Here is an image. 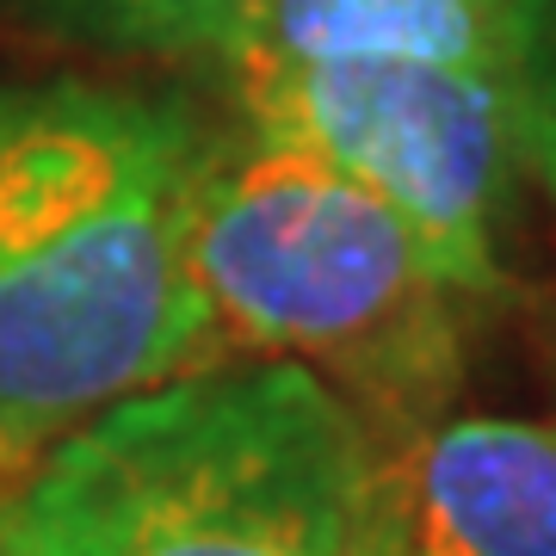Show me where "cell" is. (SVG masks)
Instances as JSON below:
<instances>
[{"mask_svg":"<svg viewBox=\"0 0 556 556\" xmlns=\"http://www.w3.org/2000/svg\"><path fill=\"white\" fill-rule=\"evenodd\" d=\"M199 149V118L137 87L0 80V464L217 365L186 266Z\"/></svg>","mask_w":556,"mask_h":556,"instance_id":"obj_1","label":"cell"},{"mask_svg":"<svg viewBox=\"0 0 556 556\" xmlns=\"http://www.w3.org/2000/svg\"><path fill=\"white\" fill-rule=\"evenodd\" d=\"M371 427L303 365H204L50 439L0 495V556H340Z\"/></svg>","mask_w":556,"mask_h":556,"instance_id":"obj_2","label":"cell"},{"mask_svg":"<svg viewBox=\"0 0 556 556\" xmlns=\"http://www.w3.org/2000/svg\"><path fill=\"white\" fill-rule=\"evenodd\" d=\"M186 266L217 365H303L371 433L445 415L464 383L470 298L371 186L303 142L254 124L204 137Z\"/></svg>","mask_w":556,"mask_h":556,"instance_id":"obj_3","label":"cell"},{"mask_svg":"<svg viewBox=\"0 0 556 556\" xmlns=\"http://www.w3.org/2000/svg\"><path fill=\"white\" fill-rule=\"evenodd\" d=\"M241 124L316 149L396 211L464 298H495V223L538 167L556 75L353 56L229 68Z\"/></svg>","mask_w":556,"mask_h":556,"instance_id":"obj_4","label":"cell"},{"mask_svg":"<svg viewBox=\"0 0 556 556\" xmlns=\"http://www.w3.org/2000/svg\"><path fill=\"white\" fill-rule=\"evenodd\" d=\"M365 519L390 556H556V427L433 415L371 433Z\"/></svg>","mask_w":556,"mask_h":556,"instance_id":"obj_5","label":"cell"},{"mask_svg":"<svg viewBox=\"0 0 556 556\" xmlns=\"http://www.w3.org/2000/svg\"><path fill=\"white\" fill-rule=\"evenodd\" d=\"M551 0H260L223 68L408 56L551 80Z\"/></svg>","mask_w":556,"mask_h":556,"instance_id":"obj_6","label":"cell"},{"mask_svg":"<svg viewBox=\"0 0 556 556\" xmlns=\"http://www.w3.org/2000/svg\"><path fill=\"white\" fill-rule=\"evenodd\" d=\"M31 25L93 50L142 56H229L260 0H13Z\"/></svg>","mask_w":556,"mask_h":556,"instance_id":"obj_7","label":"cell"},{"mask_svg":"<svg viewBox=\"0 0 556 556\" xmlns=\"http://www.w3.org/2000/svg\"><path fill=\"white\" fill-rule=\"evenodd\" d=\"M340 556H390V551H383V538H378V526L365 519V495H358L353 532H346V551H340Z\"/></svg>","mask_w":556,"mask_h":556,"instance_id":"obj_8","label":"cell"},{"mask_svg":"<svg viewBox=\"0 0 556 556\" xmlns=\"http://www.w3.org/2000/svg\"><path fill=\"white\" fill-rule=\"evenodd\" d=\"M538 174H544V186H551V199H556V105H551V118H544V142H538Z\"/></svg>","mask_w":556,"mask_h":556,"instance_id":"obj_9","label":"cell"}]
</instances>
